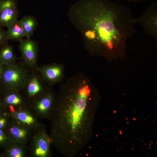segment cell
<instances>
[{
  "label": "cell",
  "instance_id": "cell-11",
  "mask_svg": "<svg viewBox=\"0 0 157 157\" xmlns=\"http://www.w3.org/2000/svg\"><path fill=\"white\" fill-rule=\"evenodd\" d=\"M18 60L12 46L8 43L0 48V64L2 65L12 64Z\"/></svg>",
  "mask_w": 157,
  "mask_h": 157
},
{
  "label": "cell",
  "instance_id": "cell-2",
  "mask_svg": "<svg viewBox=\"0 0 157 157\" xmlns=\"http://www.w3.org/2000/svg\"><path fill=\"white\" fill-rule=\"evenodd\" d=\"M92 98L87 85L64 90L59 96L51 114V139L65 156H76L90 140L94 114Z\"/></svg>",
  "mask_w": 157,
  "mask_h": 157
},
{
  "label": "cell",
  "instance_id": "cell-16",
  "mask_svg": "<svg viewBox=\"0 0 157 157\" xmlns=\"http://www.w3.org/2000/svg\"><path fill=\"white\" fill-rule=\"evenodd\" d=\"M11 133L18 139H23L27 134L26 131L24 129L16 126H13L10 129Z\"/></svg>",
  "mask_w": 157,
  "mask_h": 157
},
{
  "label": "cell",
  "instance_id": "cell-7",
  "mask_svg": "<svg viewBox=\"0 0 157 157\" xmlns=\"http://www.w3.org/2000/svg\"><path fill=\"white\" fill-rule=\"evenodd\" d=\"M41 78L35 71L31 70L22 90H24L30 97L42 94L43 87Z\"/></svg>",
  "mask_w": 157,
  "mask_h": 157
},
{
  "label": "cell",
  "instance_id": "cell-5",
  "mask_svg": "<svg viewBox=\"0 0 157 157\" xmlns=\"http://www.w3.org/2000/svg\"><path fill=\"white\" fill-rule=\"evenodd\" d=\"M19 42L22 61L28 69L34 70L37 67L38 54L37 43L31 38L23 39Z\"/></svg>",
  "mask_w": 157,
  "mask_h": 157
},
{
  "label": "cell",
  "instance_id": "cell-9",
  "mask_svg": "<svg viewBox=\"0 0 157 157\" xmlns=\"http://www.w3.org/2000/svg\"><path fill=\"white\" fill-rule=\"evenodd\" d=\"M34 70L40 76L47 81L51 82L56 81L61 74L60 68L56 65L40 67L37 66Z\"/></svg>",
  "mask_w": 157,
  "mask_h": 157
},
{
  "label": "cell",
  "instance_id": "cell-13",
  "mask_svg": "<svg viewBox=\"0 0 157 157\" xmlns=\"http://www.w3.org/2000/svg\"><path fill=\"white\" fill-rule=\"evenodd\" d=\"M23 28L25 37L31 38L33 34L38 26V22L36 18L32 15H26L20 20Z\"/></svg>",
  "mask_w": 157,
  "mask_h": 157
},
{
  "label": "cell",
  "instance_id": "cell-22",
  "mask_svg": "<svg viewBox=\"0 0 157 157\" xmlns=\"http://www.w3.org/2000/svg\"><path fill=\"white\" fill-rule=\"evenodd\" d=\"M126 0L130 2L136 3V2H140L141 1H144L146 0Z\"/></svg>",
  "mask_w": 157,
  "mask_h": 157
},
{
  "label": "cell",
  "instance_id": "cell-23",
  "mask_svg": "<svg viewBox=\"0 0 157 157\" xmlns=\"http://www.w3.org/2000/svg\"><path fill=\"white\" fill-rule=\"evenodd\" d=\"M113 112H114V113H115L116 112V111H114Z\"/></svg>",
  "mask_w": 157,
  "mask_h": 157
},
{
  "label": "cell",
  "instance_id": "cell-10",
  "mask_svg": "<svg viewBox=\"0 0 157 157\" xmlns=\"http://www.w3.org/2000/svg\"><path fill=\"white\" fill-rule=\"evenodd\" d=\"M7 28L6 31L8 40L19 42L25 37L24 30L20 20H16Z\"/></svg>",
  "mask_w": 157,
  "mask_h": 157
},
{
  "label": "cell",
  "instance_id": "cell-1",
  "mask_svg": "<svg viewBox=\"0 0 157 157\" xmlns=\"http://www.w3.org/2000/svg\"><path fill=\"white\" fill-rule=\"evenodd\" d=\"M68 14L82 36L107 58L125 57L126 41L136 32L129 8L109 0H82Z\"/></svg>",
  "mask_w": 157,
  "mask_h": 157
},
{
  "label": "cell",
  "instance_id": "cell-19",
  "mask_svg": "<svg viewBox=\"0 0 157 157\" xmlns=\"http://www.w3.org/2000/svg\"><path fill=\"white\" fill-rule=\"evenodd\" d=\"M6 120L3 118H0V129L3 128L5 124Z\"/></svg>",
  "mask_w": 157,
  "mask_h": 157
},
{
  "label": "cell",
  "instance_id": "cell-3",
  "mask_svg": "<svg viewBox=\"0 0 157 157\" xmlns=\"http://www.w3.org/2000/svg\"><path fill=\"white\" fill-rule=\"evenodd\" d=\"M3 73L0 86L5 90H22L30 74L28 69L22 61L3 65Z\"/></svg>",
  "mask_w": 157,
  "mask_h": 157
},
{
  "label": "cell",
  "instance_id": "cell-8",
  "mask_svg": "<svg viewBox=\"0 0 157 157\" xmlns=\"http://www.w3.org/2000/svg\"><path fill=\"white\" fill-rule=\"evenodd\" d=\"M53 96L50 93L47 92L41 94L36 101L35 106L37 109L44 116L51 114L54 106Z\"/></svg>",
  "mask_w": 157,
  "mask_h": 157
},
{
  "label": "cell",
  "instance_id": "cell-17",
  "mask_svg": "<svg viewBox=\"0 0 157 157\" xmlns=\"http://www.w3.org/2000/svg\"><path fill=\"white\" fill-rule=\"evenodd\" d=\"M8 40L6 31L0 26V48L8 43Z\"/></svg>",
  "mask_w": 157,
  "mask_h": 157
},
{
  "label": "cell",
  "instance_id": "cell-6",
  "mask_svg": "<svg viewBox=\"0 0 157 157\" xmlns=\"http://www.w3.org/2000/svg\"><path fill=\"white\" fill-rule=\"evenodd\" d=\"M19 11L16 0H0V26L8 27L18 20Z\"/></svg>",
  "mask_w": 157,
  "mask_h": 157
},
{
  "label": "cell",
  "instance_id": "cell-14",
  "mask_svg": "<svg viewBox=\"0 0 157 157\" xmlns=\"http://www.w3.org/2000/svg\"><path fill=\"white\" fill-rule=\"evenodd\" d=\"M5 90L7 93L3 100L5 104L13 106H17L23 103V99L19 94V91L14 90Z\"/></svg>",
  "mask_w": 157,
  "mask_h": 157
},
{
  "label": "cell",
  "instance_id": "cell-12",
  "mask_svg": "<svg viewBox=\"0 0 157 157\" xmlns=\"http://www.w3.org/2000/svg\"><path fill=\"white\" fill-rule=\"evenodd\" d=\"M51 143V138L44 132L42 134L37 140L35 154L37 156L44 157L49 154V147Z\"/></svg>",
  "mask_w": 157,
  "mask_h": 157
},
{
  "label": "cell",
  "instance_id": "cell-4",
  "mask_svg": "<svg viewBox=\"0 0 157 157\" xmlns=\"http://www.w3.org/2000/svg\"><path fill=\"white\" fill-rule=\"evenodd\" d=\"M135 24H140L148 35L157 40V2L151 0L142 15L134 18Z\"/></svg>",
  "mask_w": 157,
  "mask_h": 157
},
{
  "label": "cell",
  "instance_id": "cell-24",
  "mask_svg": "<svg viewBox=\"0 0 157 157\" xmlns=\"http://www.w3.org/2000/svg\"><path fill=\"white\" fill-rule=\"evenodd\" d=\"M133 119L134 120H136V119L135 118H133Z\"/></svg>",
  "mask_w": 157,
  "mask_h": 157
},
{
  "label": "cell",
  "instance_id": "cell-18",
  "mask_svg": "<svg viewBox=\"0 0 157 157\" xmlns=\"http://www.w3.org/2000/svg\"><path fill=\"white\" fill-rule=\"evenodd\" d=\"M10 155L12 157H21L23 154L21 150L18 148H15L12 149L10 152Z\"/></svg>",
  "mask_w": 157,
  "mask_h": 157
},
{
  "label": "cell",
  "instance_id": "cell-21",
  "mask_svg": "<svg viewBox=\"0 0 157 157\" xmlns=\"http://www.w3.org/2000/svg\"><path fill=\"white\" fill-rule=\"evenodd\" d=\"M3 73V65L0 64V81L2 78Z\"/></svg>",
  "mask_w": 157,
  "mask_h": 157
},
{
  "label": "cell",
  "instance_id": "cell-20",
  "mask_svg": "<svg viewBox=\"0 0 157 157\" xmlns=\"http://www.w3.org/2000/svg\"><path fill=\"white\" fill-rule=\"evenodd\" d=\"M5 137L3 131L0 129V142H2L4 140Z\"/></svg>",
  "mask_w": 157,
  "mask_h": 157
},
{
  "label": "cell",
  "instance_id": "cell-15",
  "mask_svg": "<svg viewBox=\"0 0 157 157\" xmlns=\"http://www.w3.org/2000/svg\"><path fill=\"white\" fill-rule=\"evenodd\" d=\"M15 116L20 121L26 124H32L34 121L31 116L24 112H19L15 113Z\"/></svg>",
  "mask_w": 157,
  "mask_h": 157
},
{
  "label": "cell",
  "instance_id": "cell-26",
  "mask_svg": "<svg viewBox=\"0 0 157 157\" xmlns=\"http://www.w3.org/2000/svg\"><path fill=\"white\" fill-rule=\"evenodd\" d=\"M1 88V87H0V88Z\"/></svg>",
  "mask_w": 157,
  "mask_h": 157
},
{
  "label": "cell",
  "instance_id": "cell-25",
  "mask_svg": "<svg viewBox=\"0 0 157 157\" xmlns=\"http://www.w3.org/2000/svg\"><path fill=\"white\" fill-rule=\"evenodd\" d=\"M120 134H122V133L121 132H120Z\"/></svg>",
  "mask_w": 157,
  "mask_h": 157
}]
</instances>
